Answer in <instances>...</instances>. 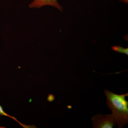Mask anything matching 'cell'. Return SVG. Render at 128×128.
<instances>
[{"label": "cell", "mask_w": 128, "mask_h": 128, "mask_svg": "<svg viewBox=\"0 0 128 128\" xmlns=\"http://www.w3.org/2000/svg\"><path fill=\"white\" fill-rule=\"evenodd\" d=\"M104 94L106 97L107 105L112 112L118 128H122L128 123V102L125 98L128 93L117 94L108 90H105Z\"/></svg>", "instance_id": "1"}, {"label": "cell", "mask_w": 128, "mask_h": 128, "mask_svg": "<svg viewBox=\"0 0 128 128\" xmlns=\"http://www.w3.org/2000/svg\"><path fill=\"white\" fill-rule=\"evenodd\" d=\"M91 119L94 128H112L116 125L112 114L108 115L97 114L93 116Z\"/></svg>", "instance_id": "2"}, {"label": "cell", "mask_w": 128, "mask_h": 128, "mask_svg": "<svg viewBox=\"0 0 128 128\" xmlns=\"http://www.w3.org/2000/svg\"><path fill=\"white\" fill-rule=\"evenodd\" d=\"M45 6H50L57 8L62 12L63 8L57 0H34L29 5L30 8H38Z\"/></svg>", "instance_id": "3"}, {"label": "cell", "mask_w": 128, "mask_h": 128, "mask_svg": "<svg viewBox=\"0 0 128 128\" xmlns=\"http://www.w3.org/2000/svg\"><path fill=\"white\" fill-rule=\"evenodd\" d=\"M0 116H6L8 117L9 118H12V119H13V120H15L16 122H18L19 124L20 125L24 127V128H31V126L32 127V126H29V125H25V124H23L19 122V121L17 120L16 118H14V117L12 116H11V115H9V114H7L4 111L3 108H2V107L0 105Z\"/></svg>", "instance_id": "4"}, {"label": "cell", "mask_w": 128, "mask_h": 128, "mask_svg": "<svg viewBox=\"0 0 128 128\" xmlns=\"http://www.w3.org/2000/svg\"><path fill=\"white\" fill-rule=\"evenodd\" d=\"M112 49L115 52L128 55V48H124L120 46H114L112 47Z\"/></svg>", "instance_id": "5"}, {"label": "cell", "mask_w": 128, "mask_h": 128, "mask_svg": "<svg viewBox=\"0 0 128 128\" xmlns=\"http://www.w3.org/2000/svg\"><path fill=\"white\" fill-rule=\"evenodd\" d=\"M122 2H124V3L128 4V0H119Z\"/></svg>", "instance_id": "6"}]
</instances>
